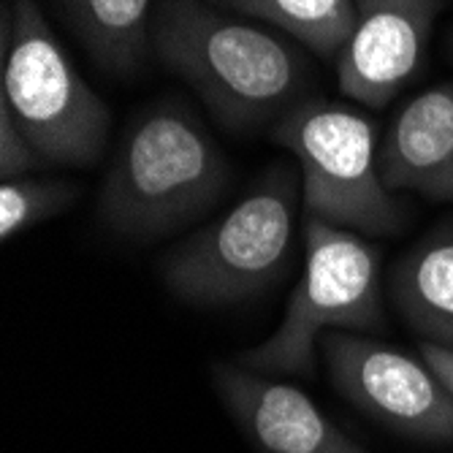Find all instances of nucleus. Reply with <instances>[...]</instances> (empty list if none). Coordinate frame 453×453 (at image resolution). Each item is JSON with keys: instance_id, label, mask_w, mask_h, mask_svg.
<instances>
[{"instance_id": "1", "label": "nucleus", "mask_w": 453, "mask_h": 453, "mask_svg": "<svg viewBox=\"0 0 453 453\" xmlns=\"http://www.w3.org/2000/svg\"><path fill=\"white\" fill-rule=\"evenodd\" d=\"M150 44L234 134L272 128L312 98V68L294 41L228 17L210 0H157Z\"/></svg>"}, {"instance_id": "2", "label": "nucleus", "mask_w": 453, "mask_h": 453, "mask_svg": "<svg viewBox=\"0 0 453 453\" xmlns=\"http://www.w3.org/2000/svg\"><path fill=\"white\" fill-rule=\"evenodd\" d=\"M231 185V163L198 114L166 96L122 131L98 212L134 239H160L207 215Z\"/></svg>"}, {"instance_id": "3", "label": "nucleus", "mask_w": 453, "mask_h": 453, "mask_svg": "<svg viewBox=\"0 0 453 453\" xmlns=\"http://www.w3.org/2000/svg\"><path fill=\"white\" fill-rule=\"evenodd\" d=\"M299 207V163H272L226 215L163 256V282L177 299L201 307L258 296L291 266Z\"/></svg>"}, {"instance_id": "4", "label": "nucleus", "mask_w": 453, "mask_h": 453, "mask_svg": "<svg viewBox=\"0 0 453 453\" xmlns=\"http://www.w3.org/2000/svg\"><path fill=\"white\" fill-rule=\"evenodd\" d=\"M0 30V106L50 166H96L111 111L76 71L38 0H12Z\"/></svg>"}, {"instance_id": "5", "label": "nucleus", "mask_w": 453, "mask_h": 453, "mask_svg": "<svg viewBox=\"0 0 453 453\" xmlns=\"http://www.w3.org/2000/svg\"><path fill=\"white\" fill-rule=\"evenodd\" d=\"M304 277L288 302L277 332L236 356V364L261 375H315V345L328 328L380 334L383 250L361 234L304 215Z\"/></svg>"}, {"instance_id": "6", "label": "nucleus", "mask_w": 453, "mask_h": 453, "mask_svg": "<svg viewBox=\"0 0 453 453\" xmlns=\"http://www.w3.org/2000/svg\"><path fill=\"white\" fill-rule=\"evenodd\" d=\"M269 136L299 163L307 218L364 236L402 231L407 203L380 180L375 117L312 96L274 122Z\"/></svg>"}, {"instance_id": "7", "label": "nucleus", "mask_w": 453, "mask_h": 453, "mask_svg": "<svg viewBox=\"0 0 453 453\" xmlns=\"http://www.w3.org/2000/svg\"><path fill=\"white\" fill-rule=\"evenodd\" d=\"M334 388L396 434L453 442V394L424 358L342 328L318 340Z\"/></svg>"}, {"instance_id": "8", "label": "nucleus", "mask_w": 453, "mask_h": 453, "mask_svg": "<svg viewBox=\"0 0 453 453\" xmlns=\"http://www.w3.org/2000/svg\"><path fill=\"white\" fill-rule=\"evenodd\" d=\"M445 0H356V27L340 52V93L366 109H386L413 81L429 52Z\"/></svg>"}, {"instance_id": "9", "label": "nucleus", "mask_w": 453, "mask_h": 453, "mask_svg": "<svg viewBox=\"0 0 453 453\" xmlns=\"http://www.w3.org/2000/svg\"><path fill=\"white\" fill-rule=\"evenodd\" d=\"M212 383L231 418L261 453H366L294 386L242 364H215Z\"/></svg>"}, {"instance_id": "10", "label": "nucleus", "mask_w": 453, "mask_h": 453, "mask_svg": "<svg viewBox=\"0 0 453 453\" xmlns=\"http://www.w3.org/2000/svg\"><path fill=\"white\" fill-rule=\"evenodd\" d=\"M378 169L391 193L453 203V79L399 106L378 147Z\"/></svg>"}, {"instance_id": "11", "label": "nucleus", "mask_w": 453, "mask_h": 453, "mask_svg": "<svg viewBox=\"0 0 453 453\" xmlns=\"http://www.w3.org/2000/svg\"><path fill=\"white\" fill-rule=\"evenodd\" d=\"M388 294L424 342L453 350V223L426 234L394 264Z\"/></svg>"}, {"instance_id": "12", "label": "nucleus", "mask_w": 453, "mask_h": 453, "mask_svg": "<svg viewBox=\"0 0 453 453\" xmlns=\"http://www.w3.org/2000/svg\"><path fill=\"white\" fill-rule=\"evenodd\" d=\"M55 9L90 60L114 79L134 76L152 52V0H55Z\"/></svg>"}, {"instance_id": "13", "label": "nucleus", "mask_w": 453, "mask_h": 453, "mask_svg": "<svg viewBox=\"0 0 453 453\" xmlns=\"http://www.w3.org/2000/svg\"><path fill=\"white\" fill-rule=\"evenodd\" d=\"M210 4L220 12L269 22L323 60H337L356 27V0H210Z\"/></svg>"}, {"instance_id": "14", "label": "nucleus", "mask_w": 453, "mask_h": 453, "mask_svg": "<svg viewBox=\"0 0 453 453\" xmlns=\"http://www.w3.org/2000/svg\"><path fill=\"white\" fill-rule=\"evenodd\" d=\"M79 198V185L71 180L17 177L0 185V236L12 239L35 223H44Z\"/></svg>"}, {"instance_id": "15", "label": "nucleus", "mask_w": 453, "mask_h": 453, "mask_svg": "<svg viewBox=\"0 0 453 453\" xmlns=\"http://www.w3.org/2000/svg\"><path fill=\"white\" fill-rule=\"evenodd\" d=\"M47 166L50 160L17 128L12 111L6 106H0V177L17 180L33 169H47Z\"/></svg>"}, {"instance_id": "16", "label": "nucleus", "mask_w": 453, "mask_h": 453, "mask_svg": "<svg viewBox=\"0 0 453 453\" xmlns=\"http://www.w3.org/2000/svg\"><path fill=\"white\" fill-rule=\"evenodd\" d=\"M418 356L429 364V369L440 378V383L453 394V350L421 340L418 342Z\"/></svg>"}, {"instance_id": "17", "label": "nucleus", "mask_w": 453, "mask_h": 453, "mask_svg": "<svg viewBox=\"0 0 453 453\" xmlns=\"http://www.w3.org/2000/svg\"><path fill=\"white\" fill-rule=\"evenodd\" d=\"M445 52H448V60L453 63V27L448 30V38H445Z\"/></svg>"}]
</instances>
